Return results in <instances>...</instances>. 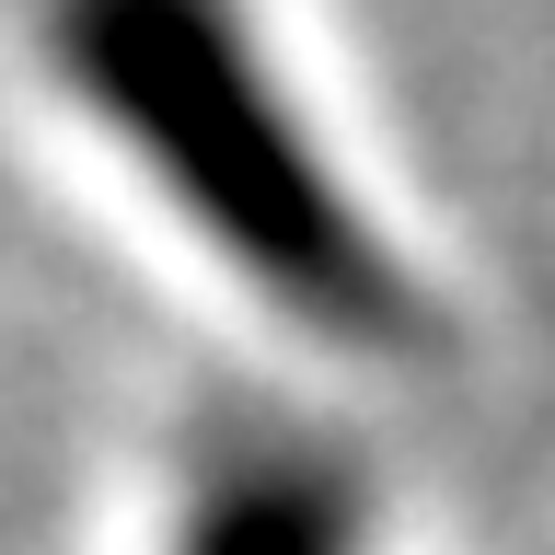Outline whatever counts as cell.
<instances>
[{"label": "cell", "instance_id": "1", "mask_svg": "<svg viewBox=\"0 0 555 555\" xmlns=\"http://www.w3.org/2000/svg\"><path fill=\"white\" fill-rule=\"evenodd\" d=\"M35 59L128 197L163 208L278 336L359 371H416L451 347L428 255L359 185L255 0H35Z\"/></svg>", "mask_w": 555, "mask_h": 555}]
</instances>
